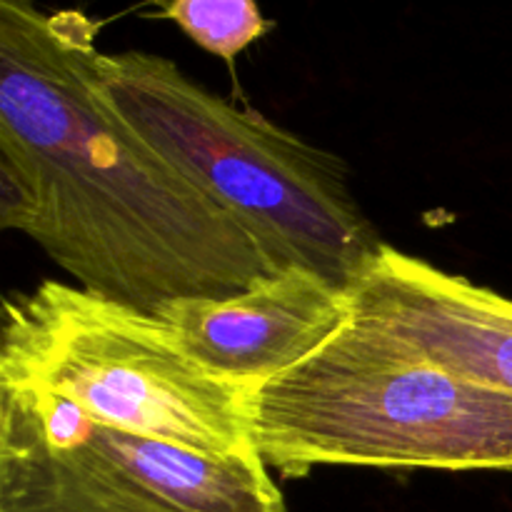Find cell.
Instances as JSON below:
<instances>
[{"label": "cell", "mask_w": 512, "mask_h": 512, "mask_svg": "<svg viewBox=\"0 0 512 512\" xmlns=\"http://www.w3.org/2000/svg\"><path fill=\"white\" fill-rule=\"evenodd\" d=\"M103 100L228 210L275 273L303 268L353 290L383 248L338 155L230 105L163 55L100 53Z\"/></svg>", "instance_id": "cell-2"}, {"label": "cell", "mask_w": 512, "mask_h": 512, "mask_svg": "<svg viewBox=\"0 0 512 512\" xmlns=\"http://www.w3.org/2000/svg\"><path fill=\"white\" fill-rule=\"evenodd\" d=\"M353 315L450 373L512 395V300L383 245L350 290Z\"/></svg>", "instance_id": "cell-7"}, {"label": "cell", "mask_w": 512, "mask_h": 512, "mask_svg": "<svg viewBox=\"0 0 512 512\" xmlns=\"http://www.w3.org/2000/svg\"><path fill=\"white\" fill-rule=\"evenodd\" d=\"M100 25L0 0V135L43 185L33 243L88 293L155 315L275 275L243 225L105 105Z\"/></svg>", "instance_id": "cell-1"}, {"label": "cell", "mask_w": 512, "mask_h": 512, "mask_svg": "<svg viewBox=\"0 0 512 512\" xmlns=\"http://www.w3.org/2000/svg\"><path fill=\"white\" fill-rule=\"evenodd\" d=\"M195 363L255 390L303 363L353 315L350 290L288 268L228 298H183L158 308Z\"/></svg>", "instance_id": "cell-6"}, {"label": "cell", "mask_w": 512, "mask_h": 512, "mask_svg": "<svg viewBox=\"0 0 512 512\" xmlns=\"http://www.w3.org/2000/svg\"><path fill=\"white\" fill-rule=\"evenodd\" d=\"M0 512H285L260 455H208L95 423L0 380Z\"/></svg>", "instance_id": "cell-5"}, {"label": "cell", "mask_w": 512, "mask_h": 512, "mask_svg": "<svg viewBox=\"0 0 512 512\" xmlns=\"http://www.w3.org/2000/svg\"><path fill=\"white\" fill-rule=\"evenodd\" d=\"M0 380L38 385L90 420L208 455H258L245 385L195 363L158 315L45 280L5 298Z\"/></svg>", "instance_id": "cell-4"}, {"label": "cell", "mask_w": 512, "mask_h": 512, "mask_svg": "<svg viewBox=\"0 0 512 512\" xmlns=\"http://www.w3.org/2000/svg\"><path fill=\"white\" fill-rule=\"evenodd\" d=\"M250 428L260 460L285 478L320 465L512 470V395L358 315L250 393Z\"/></svg>", "instance_id": "cell-3"}, {"label": "cell", "mask_w": 512, "mask_h": 512, "mask_svg": "<svg viewBox=\"0 0 512 512\" xmlns=\"http://www.w3.org/2000/svg\"><path fill=\"white\" fill-rule=\"evenodd\" d=\"M163 15L228 65L273 28L258 0H168Z\"/></svg>", "instance_id": "cell-8"}]
</instances>
